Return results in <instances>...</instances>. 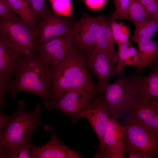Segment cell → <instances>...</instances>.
<instances>
[{"label":"cell","mask_w":158,"mask_h":158,"mask_svg":"<svg viewBox=\"0 0 158 158\" xmlns=\"http://www.w3.org/2000/svg\"><path fill=\"white\" fill-rule=\"evenodd\" d=\"M139 0H131V1H139Z\"/></svg>","instance_id":"35"},{"label":"cell","mask_w":158,"mask_h":158,"mask_svg":"<svg viewBox=\"0 0 158 158\" xmlns=\"http://www.w3.org/2000/svg\"><path fill=\"white\" fill-rule=\"evenodd\" d=\"M31 137L14 145L3 147L4 158H31L32 144Z\"/></svg>","instance_id":"22"},{"label":"cell","mask_w":158,"mask_h":158,"mask_svg":"<svg viewBox=\"0 0 158 158\" xmlns=\"http://www.w3.org/2000/svg\"><path fill=\"white\" fill-rule=\"evenodd\" d=\"M131 0H114L115 6L114 12L109 17L112 20H128V12Z\"/></svg>","instance_id":"26"},{"label":"cell","mask_w":158,"mask_h":158,"mask_svg":"<svg viewBox=\"0 0 158 158\" xmlns=\"http://www.w3.org/2000/svg\"><path fill=\"white\" fill-rule=\"evenodd\" d=\"M16 110L11 114H8L2 111L0 112V136L8 123L15 116Z\"/></svg>","instance_id":"31"},{"label":"cell","mask_w":158,"mask_h":158,"mask_svg":"<svg viewBox=\"0 0 158 158\" xmlns=\"http://www.w3.org/2000/svg\"><path fill=\"white\" fill-rule=\"evenodd\" d=\"M52 78V68L44 63L37 55L24 56L14 77L7 83V93L12 98L21 92L35 94L42 99L47 109L50 102Z\"/></svg>","instance_id":"2"},{"label":"cell","mask_w":158,"mask_h":158,"mask_svg":"<svg viewBox=\"0 0 158 158\" xmlns=\"http://www.w3.org/2000/svg\"><path fill=\"white\" fill-rule=\"evenodd\" d=\"M125 129L117 120L109 118L103 138L102 147L97 149L95 158H124Z\"/></svg>","instance_id":"8"},{"label":"cell","mask_w":158,"mask_h":158,"mask_svg":"<svg viewBox=\"0 0 158 158\" xmlns=\"http://www.w3.org/2000/svg\"><path fill=\"white\" fill-rule=\"evenodd\" d=\"M2 111V108H0V112Z\"/></svg>","instance_id":"36"},{"label":"cell","mask_w":158,"mask_h":158,"mask_svg":"<svg viewBox=\"0 0 158 158\" xmlns=\"http://www.w3.org/2000/svg\"><path fill=\"white\" fill-rule=\"evenodd\" d=\"M109 17L103 15L97 36L93 51L106 54L117 60L114 49L115 41L112 34L111 22Z\"/></svg>","instance_id":"16"},{"label":"cell","mask_w":158,"mask_h":158,"mask_svg":"<svg viewBox=\"0 0 158 158\" xmlns=\"http://www.w3.org/2000/svg\"><path fill=\"white\" fill-rule=\"evenodd\" d=\"M4 18L0 23L3 40L16 51L25 56L34 54L38 49L37 34L19 20L16 14Z\"/></svg>","instance_id":"5"},{"label":"cell","mask_w":158,"mask_h":158,"mask_svg":"<svg viewBox=\"0 0 158 158\" xmlns=\"http://www.w3.org/2000/svg\"><path fill=\"white\" fill-rule=\"evenodd\" d=\"M54 11L60 13L70 9L71 7L70 0H49Z\"/></svg>","instance_id":"29"},{"label":"cell","mask_w":158,"mask_h":158,"mask_svg":"<svg viewBox=\"0 0 158 158\" xmlns=\"http://www.w3.org/2000/svg\"><path fill=\"white\" fill-rule=\"evenodd\" d=\"M24 56L0 40V80L7 83L14 77Z\"/></svg>","instance_id":"15"},{"label":"cell","mask_w":158,"mask_h":158,"mask_svg":"<svg viewBox=\"0 0 158 158\" xmlns=\"http://www.w3.org/2000/svg\"><path fill=\"white\" fill-rule=\"evenodd\" d=\"M139 2L153 18L158 19V0H139Z\"/></svg>","instance_id":"28"},{"label":"cell","mask_w":158,"mask_h":158,"mask_svg":"<svg viewBox=\"0 0 158 158\" xmlns=\"http://www.w3.org/2000/svg\"><path fill=\"white\" fill-rule=\"evenodd\" d=\"M7 0H0V17L7 18L15 14Z\"/></svg>","instance_id":"30"},{"label":"cell","mask_w":158,"mask_h":158,"mask_svg":"<svg viewBox=\"0 0 158 158\" xmlns=\"http://www.w3.org/2000/svg\"><path fill=\"white\" fill-rule=\"evenodd\" d=\"M26 106L24 100L17 102L15 116L8 123L0 136L3 147H9L26 140L37 131L39 127L44 126L40 116V104L30 111L25 110Z\"/></svg>","instance_id":"4"},{"label":"cell","mask_w":158,"mask_h":158,"mask_svg":"<svg viewBox=\"0 0 158 158\" xmlns=\"http://www.w3.org/2000/svg\"><path fill=\"white\" fill-rule=\"evenodd\" d=\"M102 15L91 16L83 12L77 20L73 31L75 49L85 51L93 49L101 24Z\"/></svg>","instance_id":"9"},{"label":"cell","mask_w":158,"mask_h":158,"mask_svg":"<svg viewBox=\"0 0 158 158\" xmlns=\"http://www.w3.org/2000/svg\"><path fill=\"white\" fill-rule=\"evenodd\" d=\"M35 30L38 47L56 37L68 36L73 33L77 20L72 17L61 16L51 11L49 7L40 17Z\"/></svg>","instance_id":"7"},{"label":"cell","mask_w":158,"mask_h":158,"mask_svg":"<svg viewBox=\"0 0 158 158\" xmlns=\"http://www.w3.org/2000/svg\"><path fill=\"white\" fill-rule=\"evenodd\" d=\"M111 25L113 37L117 45L130 42L129 26L125 25L123 22L117 23L113 20L111 21Z\"/></svg>","instance_id":"25"},{"label":"cell","mask_w":158,"mask_h":158,"mask_svg":"<svg viewBox=\"0 0 158 158\" xmlns=\"http://www.w3.org/2000/svg\"><path fill=\"white\" fill-rule=\"evenodd\" d=\"M87 6L92 8H97L102 6L106 0H84Z\"/></svg>","instance_id":"33"},{"label":"cell","mask_w":158,"mask_h":158,"mask_svg":"<svg viewBox=\"0 0 158 158\" xmlns=\"http://www.w3.org/2000/svg\"><path fill=\"white\" fill-rule=\"evenodd\" d=\"M117 61L116 65L115 75L118 76L122 73L123 67L126 66L138 67L140 62L139 53L129 42L117 45Z\"/></svg>","instance_id":"18"},{"label":"cell","mask_w":158,"mask_h":158,"mask_svg":"<svg viewBox=\"0 0 158 158\" xmlns=\"http://www.w3.org/2000/svg\"><path fill=\"white\" fill-rule=\"evenodd\" d=\"M0 158H4L3 155V144L0 142Z\"/></svg>","instance_id":"34"},{"label":"cell","mask_w":158,"mask_h":158,"mask_svg":"<svg viewBox=\"0 0 158 158\" xmlns=\"http://www.w3.org/2000/svg\"><path fill=\"white\" fill-rule=\"evenodd\" d=\"M86 118L90 123L99 141L97 149L103 145V138L108 121V112L98 97L92 99L88 106L79 114L78 119Z\"/></svg>","instance_id":"14"},{"label":"cell","mask_w":158,"mask_h":158,"mask_svg":"<svg viewBox=\"0 0 158 158\" xmlns=\"http://www.w3.org/2000/svg\"><path fill=\"white\" fill-rule=\"evenodd\" d=\"M135 29L132 40L141 38H152L158 29V19L153 18L135 25Z\"/></svg>","instance_id":"23"},{"label":"cell","mask_w":158,"mask_h":158,"mask_svg":"<svg viewBox=\"0 0 158 158\" xmlns=\"http://www.w3.org/2000/svg\"><path fill=\"white\" fill-rule=\"evenodd\" d=\"M7 93V83L0 80V108L6 104L5 96Z\"/></svg>","instance_id":"32"},{"label":"cell","mask_w":158,"mask_h":158,"mask_svg":"<svg viewBox=\"0 0 158 158\" xmlns=\"http://www.w3.org/2000/svg\"><path fill=\"white\" fill-rule=\"evenodd\" d=\"M73 35V33L68 36L56 37L40 45L38 47V56L44 63L49 66L55 54Z\"/></svg>","instance_id":"20"},{"label":"cell","mask_w":158,"mask_h":158,"mask_svg":"<svg viewBox=\"0 0 158 158\" xmlns=\"http://www.w3.org/2000/svg\"><path fill=\"white\" fill-rule=\"evenodd\" d=\"M126 151H133L149 158L158 157V130L128 118L124 124Z\"/></svg>","instance_id":"6"},{"label":"cell","mask_w":158,"mask_h":158,"mask_svg":"<svg viewBox=\"0 0 158 158\" xmlns=\"http://www.w3.org/2000/svg\"><path fill=\"white\" fill-rule=\"evenodd\" d=\"M137 43L138 51L140 57V62L137 68V73H142L147 67L151 68L158 58L157 41L152 38H141L134 40Z\"/></svg>","instance_id":"17"},{"label":"cell","mask_w":158,"mask_h":158,"mask_svg":"<svg viewBox=\"0 0 158 158\" xmlns=\"http://www.w3.org/2000/svg\"><path fill=\"white\" fill-rule=\"evenodd\" d=\"M150 73L138 76V93L148 98L158 100V62H155Z\"/></svg>","instance_id":"19"},{"label":"cell","mask_w":158,"mask_h":158,"mask_svg":"<svg viewBox=\"0 0 158 158\" xmlns=\"http://www.w3.org/2000/svg\"><path fill=\"white\" fill-rule=\"evenodd\" d=\"M92 99L83 88H74L58 100L50 103L47 110L56 109L63 112L70 118L72 124L74 125L78 120L80 113L88 106Z\"/></svg>","instance_id":"10"},{"label":"cell","mask_w":158,"mask_h":158,"mask_svg":"<svg viewBox=\"0 0 158 158\" xmlns=\"http://www.w3.org/2000/svg\"><path fill=\"white\" fill-rule=\"evenodd\" d=\"M128 20L134 25L153 18L139 1H131L128 10Z\"/></svg>","instance_id":"24"},{"label":"cell","mask_w":158,"mask_h":158,"mask_svg":"<svg viewBox=\"0 0 158 158\" xmlns=\"http://www.w3.org/2000/svg\"><path fill=\"white\" fill-rule=\"evenodd\" d=\"M116 80L108 84L98 97L110 118L117 120L126 113L138 93V76L134 73L127 76L122 73Z\"/></svg>","instance_id":"3"},{"label":"cell","mask_w":158,"mask_h":158,"mask_svg":"<svg viewBox=\"0 0 158 158\" xmlns=\"http://www.w3.org/2000/svg\"><path fill=\"white\" fill-rule=\"evenodd\" d=\"M30 8L35 18H40L48 10L46 0H28Z\"/></svg>","instance_id":"27"},{"label":"cell","mask_w":158,"mask_h":158,"mask_svg":"<svg viewBox=\"0 0 158 158\" xmlns=\"http://www.w3.org/2000/svg\"><path fill=\"white\" fill-rule=\"evenodd\" d=\"M45 130L51 134V138L46 144L36 146L31 145L32 154L31 158H85L81 152L69 148L59 139L51 126H44Z\"/></svg>","instance_id":"12"},{"label":"cell","mask_w":158,"mask_h":158,"mask_svg":"<svg viewBox=\"0 0 158 158\" xmlns=\"http://www.w3.org/2000/svg\"><path fill=\"white\" fill-rule=\"evenodd\" d=\"M126 114L128 118L158 130V100L148 98L138 93Z\"/></svg>","instance_id":"13"},{"label":"cell","mask_w":158,"mask_h":158,"mask_svg":"<svg viewBox=\"0 0 158 158\" xmlns=\"http://www.w3.org/2000/svg\"><path fill=\"white\" fill-rule=\"evenodd\" d=\"M77 87L83 88L92 98L99 94L97 84L87 66L86 51L74 49L52 68L49 104L69 90Z\"/></svg>","instance_id":"1"},{"label":"cell","mask_w":158,"mask_h":158,"mask_svg":"<svg viewBox=\"0 0 158 158\" xmlns=\"http://www.w3.org/2000/svg\"><path fill=\"white\" fill-rule=\"evenodd\" d=\"M87 64L98 79L99 94L109 84V79L116 76V65L117 60L104 53L92 50L86 51Z\"/></svg>","instance_id":"11"},{"label":"cell","mask_w":158,"mask_h":158,"mask_svg":"<svg viewBox=\"0 0 158 158\" xmlns=\"http://www.w3.org/2000/svg\"><path fill=\"white\" fill-rule=\"evenodd\" d=\"M21 21L30 28L35 30V18L28 0H7Z\"/></svg>","instance_id":"21"}]
</instances>
